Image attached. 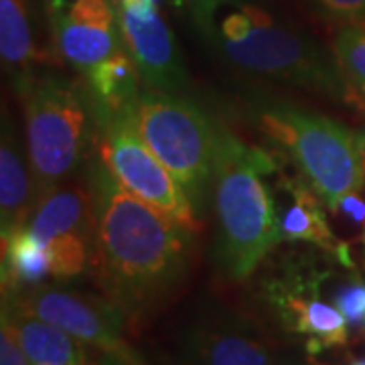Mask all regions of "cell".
<instances>
[{
    "mask_svg": "<svg viewBox=\"0 0 365 365\" xmlns=\"http://www.w3.org/2000/svg\"><path fill=\"white\" fill-rule=\"evenodd\" d=\"M284 189L290 195V203L278 211L280 234L287 242H309L319 248L327 250L339 258L341 264L351 266L349 248L335 237L331 225L327 222L325 203L314 193V189L307 181H284Z\"/></svg>",
    "mask_w": 365,
    "mask_h": 365,
    "instance_id": "obj_14",
    "label": "cell"
},
{
    "mask_svg": "<svg viewBox=\"0 0 365 365\" xmlns=\"http://www.w3.org/2000/svg\"><path fill=\"white\" fill-rule=\"evenodd\" d=\"M51 274L57 278H71L86 270L90 264L91 242L79 234H63L49 240L47 244Z\"/></svg>",
    "mask_w": 365,
    "mask_h": 365,
    "instance_id": "obj_21",
    "label": "cell"
},
{
    "mask_svg": "<svg viewBox=\"0 0 365 365\" xmlns=\"http://www.w3.org/2000/svg\"><path fill=\"white\" fill-rule=\"evenodd\" d=\"M122 114L177 179L199 215L215 177L217 122L187 96L150 88L140 90Z\"/></svg>",
    "mask_w": 365,
    "mask_h": 365,
    "instance_id": "obj_5",
    "label": "cell"
},
{
    "mask_svg": "<svg viewBox=\"0 0 365 365\" xmlns=\"http://www.w3.org/2000/svg\"><path fill=\"white\" fill-rule=\"evenodd\" d=\"M0 57L16 88L33 73L31 63L43 59L33 43L25 0H0Z\"/></svg>",
    "mask_w": 365,
    "mask_h": 365,
    "instance_id": "obj_17",
    "label": "cell"
},
{
    "mask_svg": "<svg viewBox=\"0 0 365 365\" xmlns=\"http://www.w3.org/2000/svg\"><path fill=\"white\" fill-rule=\"evenodd\" d=\"M364 244H365V234H364Z\"/></svg>",
    "mask_w": 365,
    "mask_h": 365,
    "instance_id": "obj_31",
    "label": "cell"
},
{
    "mask_svg": "<svg viewBox=\"0 0 365 365\" xmlns=\"http://www.w3.org/2000/svg\"><path fill=\"white\" fill-rule=\"evenodd\" d=\"M0 365H31L21 345L13 319L4 309H2V323H0Z\"/></svg>",
    "mask_w": 365,
    "mask_h": 365,
    "instance_id": "obj_23",
    "label": "cell"
},
{
    "mask_svg": "<svg viewBox=\"0 0 365 365\" xmlns=\"http://www.w3.org/2000/svg\"><path fill=\"white\" fill-rule=\"evenodd\" d=\"M304 365H325V364H319L317 359H309V361H307V364H304Z\"/></svg>",
    "mask_w": 365,
    "mask_h": 365,
    "instance_id": "obj_29",
    "label": "cell"
},
{
    "mask_svg": "<svg viewBox=\"0 0 365 365\" xmlns=\"http://www.w3.org/2000/svg\"><path fill=\"white\" fill-rule=\"evenodd\" d=\"M53 37L57 53L86 76L124 49L116 9L108 0H73L53 14Z\"/></svg>",
    "mask_w": 365,
    "mask_h": 365,
    "instance_id": "obj_11",
    "label": "cell"
},
{
    "mask_svg": "<svg viewBox=\"0 0 365 365\" xmlns=\"http://www.w3.org/2000/svg\"><path fill=\"white\" fill-rule=\"evenodd\" d=\"M197 35L230 66L349 102L333 51L250 0H187Z\"/></svg>",
    "mask_w": 365,
    "mask_h": 365,
    "instance_id": "obj_2",
    "label": "cell"
},
{
    "mask_svg": "<svg viewBox=\"0 0 365 365\" xmlns=\"http://www.w3.org/2000/svg\"><path fill=\"white\" fill-rule=\"evenodd\" d=\"M25 102L26 155L37 193L66 182L90 146L91 98L69 79L31 73L19 86Z\"/></svg>",
    "mask_w": 365,
    "mask_h": 365,
    "instance_id": "obj_6",
    "label": "cell"
},
{
    "mask_svg": "<svg viewBox=\"0 0 365 365\" xmlns=\"http://www.w3.org/2000/svg\"><path fill=\"white\" fill-rule=\"evenodd\" d=\"M91 98V96H90ZM98 124V155L130 193L160 209L197 234L201 222L187 193L148 148L122 112L104 110L91 100Z\"/></svg>",
    "mask_w": 365,
    "mask_h": 365,
    "instance_id": "obj_7",
    "label": "cell"
},
{
    "mask_svg": "<svg viewBox=\"0 0 365 365\" xmlns=\"http://www.w3.org/2000/svg\"><path fill=\"white\" fill-rule=\"evenodd\" d=\"M2 309L11 314L21 345L31 365H83L81 341L71 337L63 329L41 321L37 317L14 311L9 304Z\"/></svg>",
    "mask_w": 365,
    "mask_h": 365,
    "instance_id": "obj_16",
    "label": "cell"
},
{
    "mask_svg": "<svg viewBox=\"0 0 365 365\" xmlns=\"http://www.w3.org/2000/svg\"><path fill=\"white\" fill-rule=\"evenodd\" d=\"M193 365H280L252 333L232 325H197L187 335Z\"/></svg>",
    "mask_w": 365,
    "mask_h": 365,
    "instance_id": "obj_15",
    "label": "cell"
},
{
    "mask_svg": "<svg viewBox=\"0 0 365 365\" xmlns=\"http://www.w3.org/2000/svg\"><path fill=\"white\" fill-rule=\"evenodd\" d=\"M333 304L351 329H365V280L359 274H353L333 290Z\"/></svg>",
    "mask_w": 365,
    "mask_h": 365,
    "instance_id": "obj_22",
    "label": "cell"
},
{
    "mask_svg": "<svg viewBox=\"0 0 365 365\" xmlns=\"http://www.w3.org/2000/svg\"><path fill=\"white\" fill-rule=\"evenodd\" d=\"M26 230L43 244L63 234H79L93 242L96 211L90 182H61L37 199Z\"/></svg>",
    "mask_w": 365,
    "mask_h": 365,
    "instance_id": "obj_13",
    "label": "cell"
},
{
    "mask_svg": "<svg viewBox=\"0 0 365 365\" xmlns=\"http://www.w3.org/2000/svg\"><path fill=\"white\" fill-rule=\"evenodd\" d=\"M314 6L333 23L365 21V0H314Z\"/></svg>",
    "mask_w": 365,
    "mask_h": 365,
    "instance_id": "obj_24",
    "label": "cell"
},
{
    "mask_svg": "<svg viewBox=\"0 0 365 365\" xmlns=\"http://www.w3.org/2000/svg\"><path fill=\"white\" fill-rule=\"evenodd\" d=\"M254 118L260 130L290 157L329 211L335 213L343 197L365 187L359 140L345 124L274 102L258 106Z\"/></svg>",
    "mask_w": 365,
    "mask_h": 365,
    "instance_id": "obj_4",
    "label": "cell"
},
{
    "mask_svg": "<svg viewBox=\"0 0 365 365\" xmlns=\"http://www.w3.org/2000/svg\"><path fill=\"white\" fill-rule=\"evenodd\" d=\"M88 182L96 211L90 264L98 284L126 314L155 309L187 272L193 232L130 193L100 155L90 160Z\"/></svg>",
    "mask_w": 365,
    "mask_h": 365,
    "instance_id": "obj_1",
    "label": "cell"
},
{
    "mask_svg": "<svg viewBox=\"0 0 365 365\" xmlns=\"http://www.w3.org/2000/svg\"><path fill=\"white\" fill-rule=\"evenodd\" d=\"M49 2V6H51L53 13H59V11H63L67 4H71L73 0H47Z\"/></svg>",
    "mask_w": 365,
    "mask_h": 365,
    "instance_id": "obj_26",
    "label": "cell"
},
{
    "mask_svg": "<svg viewBox=\"0 0 365 365\" xmlns=\"http://www.w3.org/2000/svg\"><path fill=\"white\" fill-rule=\"evenodd\" d=\"M349 365H365V359H357V361H351Z\"/></svg>",
    "mask_w": 365,
    "mask_h": 365,
    "instance_id": "obj_30",
    "label": "cell"
},
{
    "mask_svg": "<svg viewBox=\"0 0 365 365\" xmlns=\"http://www.w3.org/2000/svg\"><path fill=\"white\" fill-rule=\"evenodd\" d=\"M37 185L29 155L14 134L13 124L2 122L0 143V237L25 227L37 205Z\"/></svg>",
    "mask_w": 365,
    "mask_h": 365,
    "instance_id": "obj_12",
    "label": "cell"
},
{
    "mask_svg": "<svg viewBox=\"0 0 365 365\" xmlns=\"http://www.w3.org/2000/svg\"><path fill=\"white\" fill-rule=\"evenodd\" d=\"M4 304L63 329L71 337L110 353L122 364L140 365L122 339L126 313L110 299L55 287H35L26 292H11L9 299L4 297Z\"/></svg>",
    "mask_w": 365,
    "mask_h": 365,
    "instance_id": "obj_8",
    "label": "cell"
},
{
    "mask_svg": "<svg viewBox=\"0 0 365 365\" xmlns=\"http://www.w3.org/2000/svg\"><path fill=\"white\" fill-rule=\"evenodd\" d=\"M333 57L347 86V104L365 108V21L341 29L333 43Z\"/></svg>",
    "mask_w": 365,
    "mask_h": 365,
    "instance_id": "obj_20",
    "label": "cell"
},
{
    "mask_svg": "<svg viewBox=\"0 0 365 365\" xmlns=\"http://www.w3.org/2000/svg\"><path fill=\"white\" fill-rule=\"evenodd\" d=\"M321 278L317 272H290L268 288V300L282 327L304 337L309 355L341 347L349 341V325L339 309L319 299Z\"/></svg>",
    "mask_w": 365,
    "mask_h": 365,
    "instance_id": "obj_10",
    "label": "cell"
},
{
    "mask_svg": "<svg viewBox=\"0 0 365 365\" xmlns=\"http://www.w3.org/2000/svg\"><path fill=\"white\" fill-rule=\"evenodd\" d=\"M335 213L347 215L353 223H357L365 234V201L359 193H347L339 201V205L335 209Z\"/></svg>",
    "mask_w": 365,
    "mask_h": 365,
    "instance_id": "obj_25",
    "label": "cell"
},
{
    "mask_svg": "<svg viewBox=\"0 0 365 365\" xmlns=\"http://www.w3.org/2000/svg\"><path fill=\"white\" fill-rule=\"evenodd\" d=\"M272 158L217 124L215 153V262L227 278L246 280L280 242L278 209L268 177Z\"/></svg>",
    "mask_w": 365,
    "mask_h": 365,
    "instance_id": "obj_3",
    "label": "cell"
},
{
    "mask_svg": "<svg viewBox=\"0 0 365 365\" xmlns=\"http://www.w3.org/2000/svg\"><path fill=\"white\" fill-rule=\"evenodd\" d=\"M106 365H126V364H122V361H120V359H116V357H114V359H112V361H110V364H106Z\"/></svg>",
    "mask_w": 365,
    "mask_h": 365,
    "instance_id": "obj_28",
    "label": "cell"
},
{
    "mask_svg": "<svg viewBox=\"0 0 365 365\" xmlns=\"http://www.w3.org/2000/svg\"><path fill=\"white\" fill-rule=\"evenodd\" d=\"M357 140H359V155H361V165H364L365 175V130L361 134H357Z\"/></svg>",
    "mask_w": 365,
    "mask_h": 365,
    "instance_id": "obj_27",
    "label": "cell"
},
{
    "mask_svg": "<svg viewBox=\"0 0 365 365\" xmlns=\"http://www.w3.org/2000/svg\"><path fill=\"white\" fill-rule=\"evenodd\" d=\"M116 21L124 51L138 67L144 86L187 96L191 79L177 39L158 13L157 0H116Z\"/></svg>",
    "mask_w": 365,
    "mask_h": 365,
    "instance_id": "obj_9",
    "label": "cell"
},
{
    "mask_svg": "<svg viewBox=\"0 0 365 365\" xmlns=\"http://www.w3.org/2000/svg\"><path fill=\"white\" fill-rule=\"evenodd\" d=\"M86 78L91 100L112 112H122L143 90V76L124 49L93 67Z\"/></svg>",
    "mask_w": 365,
    "mask_h": 365,
    "instance_id": "obj_19",
    "label": "cell"
},
{
    "mask_svg": "<svg viewBox=\"0 0 365 365\" xmlns=\"http://www.w3.org/2000/svg\"><path fill=\"white\" fill-rule=\"evenodd\" d=\"M47 274H51L47 246L26 225L2 240V290L16 292L23 284L37 287Z\"/></svg>",
    "mask_w": 365,
    "mask_h": 365,
    "instance_id": "obj_18",
    "label": "cell"
}]
</instances>
